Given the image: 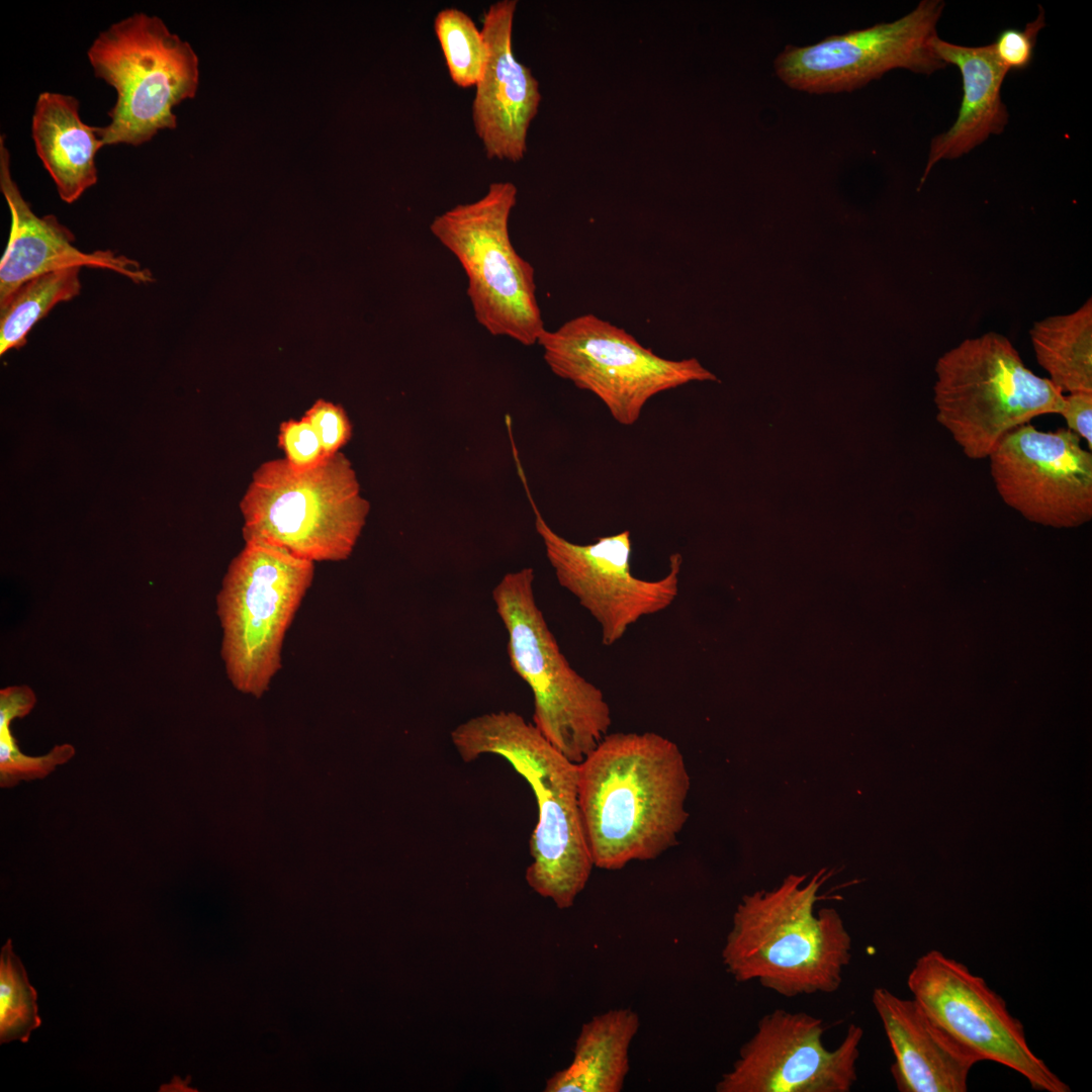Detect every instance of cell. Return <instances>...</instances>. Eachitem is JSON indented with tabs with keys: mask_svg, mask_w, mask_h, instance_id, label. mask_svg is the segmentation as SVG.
Returning <instances> with one entry per match:
<instances>
[{
	"mask_svg": "<svg viewBox=\"0 0 1092 1092\" xmlns=\"http://www.w3.org/2000/svg\"><path fill=\"white\" fill-rule=\"evenodd\" d=\"M87 57L95 76L117 95L109 123L99 127L103 146H140L175 128L173 108L198 88L195 52L155 15L138 12L111 24Z\"/></svg>",
	"mask_w": 1092,
	"mask_h": 1092,
	"instance_id": "obj_7",
	"label": "cell"
},
{
	"mask_svg": "<svg viewBox=\"0 0 1092 1092\" xmlns=\"http://www.w3.org/2000/svg\"><path fill=\"white\" fill-rule=\"evenodd\" d=\"M1068 430L1083 439L1092 450V392H1076L1064 395L1060 413Z\"/></svg>",
	"mask_w": 1092,
	"mask_h": 1092,
	"instance_id": "obj_30",
	"label": "cell"
},
{
	"mask_svg": "<svg viewBox=\"0 0 1092 1092\" xmlns=\"http://www.w3.org/2000/svg\"><path fill=\"white\" fill-rule=\"evenodd\" d=\"M538 345L556 376L594 393L624 426L635 424L647 401L662 391L718 380L696 358H662L624 329L592 313L545 330Z\"/></svg>",
	"mask_w": 1092,
	"mask_h": 1092,
	"instance_id": "obj_10",
	"label": "cell"
},
{
	"mask_svg": "<svg viewBox=\"0 0 1092 1092\" xmlns=\"http://www.w3.org/2000/svg\"><path fill=\"white\" fill-rule=\"evenodd\" d=\"M829 878L826 869L811 878L789 875L772 890L743 896L722 949L737 982L756 980L788 998L839 989L852 940L834 908L815 913Z\"/></svg>",
	"mask_w": 1092,
	"mask_h": 1092,
	"instance_id": "obj_2",
	"label": "cell"
},
{
	"mask_svg": "<svg viewBox=\"0 0 1092 1092\" xmlns=\"http://www.w3.org/2000/svg\"><path fill=\"white\" fill-rule=\"evenodd\" d=\"M245 542L282 548L311 562L352 554L370 512L350 460L338 452L307 471L285 458L262 463L240 502Z\"/></svg>",
	"mask_w": 1092,
	"mask_h": 1092,
	"instance_id": "obj_4",
	"label": "cell"
},
{
	"mask_svg": "<svg viewBox=\"0 0 1092 1092\" xmlns=\"http://www.w3.org/2000/svg\"><path fill=\"white\" fill-rule=\"evenodd\" d=\"M75 755L71 744L56 745L47 754L31 756L20 751L10 724L0 723V786L13 788L22 781L43 779Z\"/></svg>",
	"mask_w": 1092,
	"mask_h": 1092,
	"instance_id": "obj_26",
	"label": "cell"
},
{
	"mask_svg": "<svg viewBox=\"0 0 1092 1092\" xmlns=\"http://www.w3.org/2000/svg\"><path fill=\"white\" fill-rule=\"evenodd\" d=\"M943 8L941 0H923L895 21L788 46L775 60L776 74L787 86L815 94L853 91L894 69L931 75L947 66L931 46Z\"/></svg>",
	"mask_w": 1092,
	"mask_h": 1092,
	"instance_id": "obj_12",
	"label": "cell"
},
{
	"mask_svg": "<svg viewBox=\"0 0 1092 1092\" xmlns=\"http://www.w3.org/2000/svg\"><path fill=\"white\" fill-rule=\"evenodd\" d=\"M907 986L929 1018L979 1062L1005 1066L1035 1090L1071 1091L1032 1052L1005 1000L966 965L931 949L916 960Z\"/></svg>",
	"mask_w": 1092,
	"mask_h": 1092,
	"instance_id": "obj_11",
	"label": "cell"
},
{
	"mask_svg": "<svg viewBox=\"0 0 1092 1092\" xmlns=\"http://www.w3.org/2000/svg\"><path fill=\"white\" fill-rule=\"evenodd\" d=\"M0 190L11 222L8 242L0 260V306L28 280L69 267L107 269L134 283L154 281L152 272L136 260L111 250L83 252L75 236L56 215H36L11 176L5 136L0 138Z\"/></svg>",
	"mask_w": 1092,
	"mask_h": 1092,
	"instance_id": "obj_17",
	"label": "cell"
},
{
	"mask_svg": "<svg viewBox=\"0 0 1092 1092\" xmlns=\"http://www.w3.org/2000/svg\"><path fill=\"white\" fill-rule=\"evenodd\" d=\"M303 417L315 431L326 457L340 452L352 437V424L340 404L317 399Z\"/></svg>",
	"mask_w": 1092,
	"mask_h": 1092,
	"instance_id": "obj_29",
	"label": "cell"
},
{
	"mask_svg": "<svg viewBox=\"0 0 1092 1092\" xmlns=\"http://www.w3.org/2000/svg\"><path fill=\"white\" fill-rule=\"evenodd\" d=\"M934 371L937 422L973 460L988 458L1033 418L1063 408L1062 390L1027 368L998 333L964 340L938 358Z\"/></svg>",
	"mask_w": 1092,
	"mask_h": 1092,
	"instance_id": "obj_5",
	"label": "cell"
},
{
	"mask_svg": "<svg viewBox=\"0 0 1092 1092\" xmlns=\"http://www.w3.org/2000/svg\"><path fill=\"white\" fill-rule=\"evenodd\" d=\"M629 1008L614 1009L582 1025L572 1063L555 1073L546 1092H618L629 1071V1046L639 1028Z\"/></svg>",
	"mask_w": 1092,
	"mask_h": 1092,
	"instance_id": "obj_21",
	"label": "cell"
},
{
	"mask_svg": "<svg viewBox=\"0 0 1092 1092\" xmlns=\"http://www.w3.org/2000/svg\"><path fill=\"white\" fill-rule=\"evenodd\" d=\"M532 567L505 574L492 589L508 634L512 669L533 695L535 727L579 763L608 734L611 710L602 691L574 670L537 605Z\"/></svg>",
	"mask_w": 1092,
	"mask_h": 1092,
	"instance_id": "obj_6",
	"label": "cell"
},
{
	"mask_svg": "<svg viewBox=\"0 0 1092 1092\" xmlns=\"http://www.w3.org/2000/svg\"><path fill=\"white\" fill-rule=\"evenodd\" d=\"M988 458L998 494L1027 520L1056 528L1090 521L1092 453L1072 431L1043 432L1025 424Z\"/></svg>",
	"mask_w": 1092,
	"mask_h": 1092,
	"instance_id": "obj_15",
	"label": "cell"
},
{
	"mask_svg": "<svg viewBox=\"0 0 1092 1092\" xmlns=\"http://www.w3.org/2000/svg\"><path fill=\"white\" fill-rule=\"evenodd\" d=\"M313 575V562L257 541L232 560L216 606L221 657L237 690L260 697L281 669L285 634Z\"/></svg>",
	"mask_w": 1092,
	"mask_h": 1092,
	"instance_id": "obj_9",
	"label": "cell"
},
{
	"mask_svg": "<svg viewBox=\"0 0 1092 1092\" xmlns=\"http://www.w3.org/2000/svg\"><path fill=\"white\" fill-rule=\"evenodd\" d=\"M37 994L28 982L20 959L7 940L0 956V1041L26 1042L40 1025Z\"/></svg>",
	"mask_w": 1092,
	"mask_h": 1092,
	"instance_id": "obj_25",
	"label": "cell"
},
{
	"mask_svg": "<svg viewBox=\"0 0 1092 1092\" xmlns=\"http://www.w3.org/2000/svg\"><path fill=\"white\" fill-rule=\"evenodd\" d=\"M517 3L499 0L483 14L487 60L472 102L473 126L486 158L513 163L526 155L528 130L542 100L538 80L514 56Z\"/></svg>",
	"mask_w": 1092,
	"mask_h": 1092,
	"instance_id": "obj_16",
	"label": "cell"
},
{
	"mask_svg": "<svg viewBox=\"0 0 1092 1092\" xmlns=\"http://www.w3.org/2000/svg\"><path fill=\"white\" fill-rule=\"evenodd\" d=\"M873 1005L895 1061L891 1074L901 1092H966L972 1068L980 1063L942 1031L914 999L876 988Z\"/></svg>",
	"mask_w": 1092,
	"mask_h": 1092,
	"instance_id": "obj_18",
	"label": "cell"
},
{
	"mask_svg": "<svg viewBox=\"0 0 1092 1092\" xmlns=\"http://www.w3.org/2000/svg\"><path fill=\"white\" fill-rule=\"evenodd\" d=\"M1037 363L1062 392H1092V299L1077 310L1052 315L1029 331Z\"/></svg>",
	"mask_w": 1092,
	"mask_h": 1092,
	"instance_id": "obj_22",
	"label": "cell"
},
{
	"mask_svg": "<svg viewBox=\"0 0 1092 1092\" xmlns=\"http://www.w3.org/2000/svg\"><path fill=\"white\" fill-rule=\"evenodd\" d=\"M460 757H504L530 785L538 820L530 839L528 885L559 909L571 907L594 868L577 799L578 764L569 760L536 727L516 712L485 713L451 732Z\"/></svg>",
	"mask_w": 1092,
	"mask_h": 1092,
	"instance_id": "obj_3",
	"label": "cell"
},
{
	"mask_svg": "<svg viewBox=\"0 0 1092 1092\" xmlns=\"http://www.w3.org/2000/svg\"><path fill=\"white\" fill-rule=\"evenodd\" d=\"M931 46L941 61L960 70L963 98L953 124L931 142L921 185L938 161L960 158L991 134H1000L1008 123L1001 87L1009 72L995 58L991 43L964 47L945 41L937 35Z\"/></svg>",
	"mask_w": 1092,
	"mask_h": 1092,
	"instance_id": "obj_19",
	"label": "cell"
},
{
	"mask_svg": "<svg viewBox=\"0 0 1092 1092\" xmlns=\"http://www.w3.org/2000/svg\"><path fill=\"white\" fill-rule=\"evenodd\" d=\"M528 495L536 531L558 583L599 623L604 645H613L642 617L659 613L673 603L682 562L679 553L669 556V569L662 578H638L631 571L629 531L600 537L590 544L572 543L552 530Z\"/></svg>",
	"mask_w": 1092,
	"mask_h": 1092,
	"instance_id": "obj_13",
	"label": "cell"
},
{
	"mask_svg": "<svg viewBox=\"0 0 1092 1092\" xmlns=\"http://www.w3.org/2000/svg\"><path fill=\"white\" fill-rule=\"evenodd\" d=\"M577 799L594 867L615 871L672 847L689 814L678 746L655 732L606 734L579 762Z\"/></svg>",
	"mask_w": 1092,
	"mask_h": 1092,
	"instance_id": "obj_1",
	"label": "cell"
},
{
	"mask_svg": "<svg viewBox=\"0 0 1092 1092\" xmlns=\"http://www.w3.org/2000/svg\"><path fill=\"white\" fill-rule=\"evenodd\" d=\"M434 30L453 83L460 88L475 87L487 60L481 29L464 11L449 7L437 13Z\"/></svg>",
	"mask_w": 1092,
	"mask_h": 1092,
	"instance_id": "obj_24",
	"label": "cell"
},
{
	"mask_svg": "<svg viewBox=\"0 0 1092 1092\" xmlns=\"http://www.w3.org/2000/svg\"><path fill=\"white\" fill-rule=\"evenodd\" d=\"M80 271L75 266L32 278L0 306V355L23 347L33 327L57 304L80 294Z\"/></svg>",
	"mask_w": 1092,
	"mask_h": 1092,
	"instance_id": "obj_23",
	"label": "cell"
},
{
	"mask_svg": "<svg viewBox=\"0 0 1092 1092\" xmlns=\"http://www.w3.org/2000/svg\"><path fill=\"white\" fill-rule=\"evenodd\" d=\"M517 195L514 183L492 182L479 199L436 215L430 231L462 266L477 323L492 336L532 346L546 329L534 268L518 254L510 237Z\"/></svg>",
	"mask_w": 1092,
	"mask_h": 1092,
	"instance_id": "obj_8",
	"label": "cell"
},
{
	"mask_svg": "<svg viewBox=\"0 0 1092 1092\" xmlns=\"http://www.w3.org/2000/svg\"><path fill=\"white\" fill-rule=\"evenodd\" d=\"M31 135L60 198L73 203L97 182L96 153L103 147L99 127L82 121L73 96L42 92L32 115Z\"/></svg>",
	"mask_w": 1092,
	"mask_h": 1092,
	"instance_id": "obj_20",
	"label": "cell"
},
{
	"mask_svg": "<svg viewBox=\"0 0 1092 1092\" xmlns=\"http://www.w3.org/2000/svg\"><path fill=\"white\" fill-rule=\"evenodd\" d=\"M278 445L287 463L296 471L311 470L327 458L315 431L304 417L281 423Z\"/></svg>",
	"mask_w": 1092,
	"mask_h": 1092,
	"instance_id": "obj_27",
	"label": "cell"
},
{
	"mask_svg": "<svg viewBox=\"0 0 1092 1092\" xmlns=\"http://www.w3.org/2000/svg\"><path fill=\"white\" fill-rule=\"evenodd\" d=\"M1038 9L1024 29L1005 28L991 43L995 58L1008 72L1025 70L1032 62L1037 34L1045 26L1044 11L1041 6Z\"/></svg>",
	"mask_w": 1092,
	"mask_h": 1092,
	"instance_id": "obj_28",
	"label": "cell"
},
{
	"mask_svg": "<svg viewBox=\"0 0 1092 1092\" xmlns=\"http://www.w3.org/2000/svg\"><path fill=\"white\" fill-rule=\"evenodd\" d=\"M825 1026L805 1012L776 1009L757 1023L717 1092H848L857 1080L863 1030L851 1023L835 1050L823 1044Z\"/></svg>",
	"mask_w": 1092,
	"mask_h": 1092,
	"instance_id": "obj_14",
	"label": "cell"
}]
</instances>
